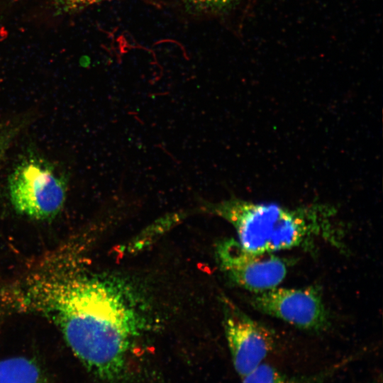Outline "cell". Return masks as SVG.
I'll list each match as a JSON object with an SVG mask.
<instances>
[{
    "mask_svg": "<svg viewBox=\"0 0 383 383\" xmlns=\"http://www.w3.org/2000/svg\"><path fill=\"white\" fill-rule=\"evenodd\" d=\"M7 296L20 310L50 320L83 366L109 383L122 379L128 352L147 328L143 301L131 284L70 262L30 273Z\"/></svg>",
    "mask_w": 383,
    "mask_h": 383,
    "instance_id": "cell-1",
    "label": "cell"
},
{
    "mask_svg": "<svg viewBox=\"0 0 383 383\" xmlns=\"http://www.w3.org/2000/svg\"><path fill=\"white\" fill-rule=\"evenodd\" d=\"M203 209L227 221L238 241L254 253H272L311 244L316 238L339 245L335 209L324 204L288 208L274 204L230 199Z\"/></svg>",
    "mask_w": 383,
    "mask_h": 383,
    "instance_id": "cell-2",
    "label": "cell"
},
{
    "mask_svg": "<svg viewBox=\"0 0 383 383\" xmlns=\"http://www.w3.org/2000/svg\"><path fill=\"white\" fill-rule=\"evenodd\" d=\"M8 190L16 212L33 219L47 220L62 209L67 181L50 161L30 154L19 161L11 172Z\"/></svg>",
    "mask_w": 383,
    "mask_h": 383,
    "instance_id": "cell-3",
    "label": "cell"
},
{
    "mask_svg": "<svg viewBox=\"0 0 383 383\" xmlns=\"http://www.w3.org/2000/svg\"><path fill=\"white\" fill-rule=\"evenodd\" d=\"M216 255L221 270L240 287L259 293L275 287L287 272L286 262L271 253H254L233 238L220 241Z\"/></svg>",
    "mask_w": 383,
    "mask_h": 383,
    "instance_id": "cell-4",
    "label": "cell"
},
{
    "mask_svg": "<svg viewBox=\"0 0 383 383\" xmlns=\"http://www.w3.org/2000/svg\"><path fill=\"white\" fill-rule=\"evenodd\" d=\"M252 304L258 311L304 330L320 331L328 315L320 292L315 287L277 288L256 293Z\"/></svg>",
    "mask_w": 383,
    "mask_h": 383,
    "instance_id": "cell-5",
    "label": "cell"
},
{
    "mask_svg": "<svg viewBox=\"0 0 383 383\" xmlns=\"http://www.w3.org/2000/svg\"><path fill=\"white\" fill-rule=\"evenodd\" d=\"M224 331L233 367L242 378L262 363L274 346L270 331L228 299L223 301Z\"/></svg>",
    "mask_w": 383,
    "mask_h": 383,
    "instance_id": "cell-6",
    "label": "cell"
},
{
    "mask_svg": "<svg viewBox=\"0 0 383 383\" xmlns=\"http://www.w3.org/2000/svg\"><path fill=\"white\" fill-rule=\"evenodd\" d=\"M0 383H49L40 365L33 359L15 356L0 360Z\"/></svg>",
    "mask_w": 383,
    "mask_h": 383,
    "instance_id": "cell-7",
    "label": "cell"
},
{
    "mask_svg": "<svg viewBox=\"0 0 383 383\" xmlns=\"http://www.w3.org/2000/svg\"><path fill=\"white\" fill-rule=\"evenodd\" d=\"M29 119L23 115L0 123V165L13 143L27 126Z\"/></svg>",
    "mask_w": 383,
    "mask_h": 383,
    "instance_id": "cell-8",
    "label": "cell"
},
{
    "mask_svg": "<svg viewBox=\"0 0 383 383\" xmlns=\"http://www.w3.org/2000/svg\"><path fill=\"white\" fill-rule=\"evenodd\" d=\"M241 379L242 383H299L263 362Z\"/></svg>",
    "mask_w": 383,
    "mask_h": 383,
    "instance_id": "cell-9",
    "label": "cell"
},
{
    "mask_svg": "<svg viewBox=\"0 0 383 383\" xmlns=\"http://www.w3.org/2000/svg\"><path fill=\"white\" fill-rule=\"evenodd\" d=\"M238 0H185L193 10L199 12H215L223 11L233 6Z\"/></svg>",
    "mask_w": 383,
    "mask_h": 383,
    "instance_id": "cell-10",
    "label": "cell"
},
{
    "mask_svg": "<svg viewBox=\"0 0 383 383\" xmlns=\"http://www.w3.org/2000/svg\"><path fill=\"white\" fill-rule=\"evenodd\" d=\"M56 11L59 13L74 11L89 6V0H53Z\"/></svg>",
    "mask_w": 383,
    "mask_h": 383,
    "instance_id": "cell-11",
    "label": "cell"
},
{
    "mask_svg": "<svg viewBox=\"0 0 383 383\" xmlns=\"http://www.w3.org/2000/svg\"><path fill=\"white\" fill-rule=\"evenodd\" d=\"M106 1V0H89V4L91 5V4H96V3H98V2H101V1Z\"/></svg>",
    "mask_w": 383,
    "mask_h": 383,
    "instance_id": "cell-12",
    "label": "cell"
}]
</instances>
